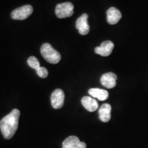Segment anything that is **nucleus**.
Wrapping results in <instances>:
<instances>
[{"label": "nucleus", "mask_w": 148, "mask_h": 148, "mask_svg": "<svg viewBox=\"0 0 148 148\" xmlns=\"http://www.w3.org/2000/svg\"><path fill=\"white\" fill-rule=\"evenodd\" d=\"M19 117L20 111L15 108L0 121V130L5 139H10L16 133Z\"/></svg>", "instance_id": "f257e3e1"}, {"label": "nucleus", "mask_w": 148, "mask_h": 148, "mask_svg": "<svg viewBox=\"0 0 148 148\" xmlns=\"http://www.w3.org/2000/svg\"><path fill=\"white\" fill-rule=\"evenodd\" d=\"M40 53L44 58L51 64H57L60 61L61 56L49 43H44L40 48Z\"/></svg>", "instance_id": "f03ea898"}, {"label": "nucleus", "mask_w": 148, "mask_h": 148, "mask_svg": "<svg viewBox=\"0 0 148 148\" xmlns=\"http://www.w3.org/2000/svg\"><path fill=\"white\" fill-rule=\"evenodd\" d=\"M73 12L74 6L71 2L58 3L55 9L56 14L59 18L70 17L73 14Z\"/></svg>", "instance_id": "7ed1b4c3"}, {"label": "nucleus", "mask_w": 148, "mask_h": 148, "mask_svg": "<svg viewBox=\"0 0 148 148\" xmlns=\"http://www.w3.org/2000/svg\"><path fill=\"white\" fill-rule=\"evenodd\" d=\"M33 12V7L31 5H25L16 8L11 12V17L14 20H25Z\"/></svg>", "instance_id": "20e7f679"}, {"label": "nucleus", "mask_w": 148, "mask_h": 148, "mask_svg": "<svg viewBox=\"0 0 148 148\" xmlns=\"http://www.w3.org/2000/svg\"><path fill=\"white\" fill-rule=\"evenodd\" d=\"M64 101V94L62 90L57 88L53 90L51 95V103L53 108L55 109L61 108L63 106Z\"/></svg>", "instance_id": "39448f33"}, {"label": "nucleus", "mask_w": 148, "mask_h": 148, "mask_svg": "<svg viewBox=\"0 0 148 148\" xmlns=\"http://www.w3.org/2000/svg\"><path fill=\"white\" fill-rule=\"evenodd\" d=\"M75 27L78 29V32L81 35H86L89 32L90 27L88 24V14L84 13L77 18Z\"/></svg>", "instance_id": "423d86ee"}, {"label": "nucleus", "mask_w": 148, "mask_h": 148, "mask_svg": "<svg viewBox=\"0 0 148 148\" xmlns=\"http://www.w3.org/2000/svg\"><path fill=\"white\" fill-rule=\"evenodd\" d=\"M114 49V43L110 40H106L101 42V45L95 48V52L101 56H108Z\"/></svg>", "instance_id": "0eeeda50"}, {"label": "nucleus", "mask_w": 148, "mask_h": 148, "mask_svg": "<svg viewBox=\"0 0 148 148\" xmlns=\"http://www.w3.org/2000/svg\"><path fill=\"white\" fill-rule=\"evenodd\" d=\"M62 148H86V145L77 136H70L63 141Z\"/></svg>", "instance_id": "6e6552de"}, {"label": "nucleus", "mask_w": 148, "mask_h": 148, "mask_svg": "<svg viewBox=\"0 0 148 148\" xmlns=\"http://www.w3.org/2000/svg\"><path fill=\"white\" fill-rule=\"evenodd\" d=\"M117 79L116 74L112 72L104 73L101 77L100 82L102 86L108 88H112L116 86V80Z\"/></svg>", "instance_id": "1a4fd4ad"}, {"label": "nucleus", "mask_w": 148, "mask_h": 148, "mask_svg": "<svg viewBox=\"0 0 148 148\" xmlns=\"http://www.w3.org/2000/svg\"><path fill=\"white\" fill-rule=\"evenodd\" d=\"M107 21L110 25H114L121 18V12L114 7H111L107 10Z\"/></svg>", "instance_id": "9d476101"}, {"label": "nucleus", "mask_w": 148, "mask_h": 148, "mask_svg": "<svg viewBox=\"0 0 148 148\" xmlns=\"http://www.w3.org/2000/svg\"><path fill=\"white\" fill-rule=\"evenodd\" d=\"M111 106L109 103H103L99 109V118L102 122L106 123L110 121L111 117Z\"/></svg>", "instance_id": "9b49d317"}, {"label": "nucleus", "mask_w": 148, "mask_h": 148, "mask_svg": "<svg viewBox=\"0 0 148 148\" xmlns=\"http://www.w3.org/2000/svg\"><path fill=\"white\" fill-rule=\"evenodd\" d=\"M82 106L89 112H94L98 108V103L95 99L88 96L83 97L82 100Z\"/></svg>", "instance_id": "f8f14e48"}, {"label": "nucleus", "mask_w": 148, "mask_h": 148, "mask_svg": "<svg viewBox=\"0 0 148 148\" xmlns=\"http://www.w3.org/2000/svg\"><path fill=\"white\" fill-rule=\"evenodd\" d=\"M88 93L92 97L97 98L100 101H104L108 99V92L107 90L101 88H90L88 90Z\"/></svg>", "instance_id": "ddd939ff"}, {"label": "nucleus", "mask_w": 148, "mask_h": 148, "mask_svg": "<svg viewBox=\"0 0 148 148\" xmlns=\"http://www.w3.org/2000/svg\"><path fill=\"white\" fill-rule=\"evenodd\" d=\"M27 64L30 66L31 68L36 70L37 69L40 67V62L38 61V59H37L36 57L34 56H30L29 58L27 59Z\"/></svg>", "instance_id": "4468645a"}, {"label": "nucleus", "mask_w": 148, "mask_h": 148, "mask_svg": "<svg viewBox=\"0 0 148 148\" xmlns=\"http://www.w3.org/2000/svg\"><path fill=\"white\" fill-rule=\"evenodd\" d=\"M36 73L37 75H38L41 78H45L48 76V71L46 68L43 67V66H40L38 69H37L36 70Z\"/></svg>", "instance_id": "2eb2a0df"}]
</instances>
